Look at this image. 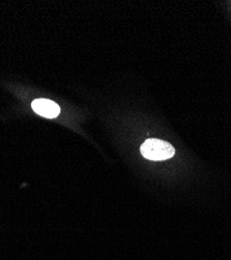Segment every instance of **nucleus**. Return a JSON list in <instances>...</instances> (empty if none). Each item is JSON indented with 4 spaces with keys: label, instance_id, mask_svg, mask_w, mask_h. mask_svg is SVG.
<instances>
[{
    "label": "nucleus",
    "instance_id": "obj_1",
    "mask_svg": "<svg viewBox=\"0 0 231 260\" xmlns=\"http://www.w3.org/2000/svg\"><path fill=\"white\" fill-rule=\"evenodd\" d=\"M142 155L153 161L169 159L174 156L175 149L172 145L161 140L148 139L141 146Z\"/></svg>",
    "mask_w": 231,
    "mask_h": 260
},
{
    "label": "nucleus",
    "instance_id": "obj_2",
    "mask_svg": "<svg viewBox=\"0 0 231 260\" xmlns=\"http://www.w3.org/2000/svg\"><path fill=\"white\" fill-rule=\"evenodd\" d=\"M31 106L38 115L48 119L56 118L60 113L57 103L48 99H36L32 101Z\"/></svg>",
    "mask_w": 231,
    "mask_h": 260
}]
</instances>
